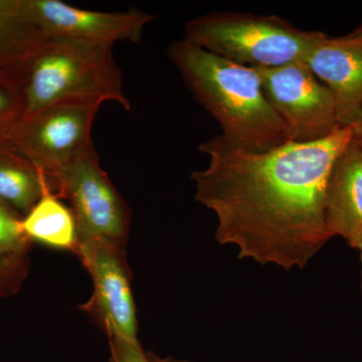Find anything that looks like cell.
I'll return each mask as SVG.
<instances>
[{
  "mask_svg": "<svg viewBox=\"0 0 362 362\" xmlns=\"http://www.w3.org/2000/svg\"><path fill=\"white\" fill-rule=\"evenodd\" d=\"M354 134V126H344L317 141L261 152L238 148L221 134L202 142L209 164L192 177L195 199L218 218L216 240L237 247L240 259L303 269L331 239L328 180Z\"/></svg>",
  "mask_w": 362,
  "mask_h": 362,
  "instance_id": "1",
  "label": "cell"
},
{
  "mask_svg": "<svg viewBox=\"0 0 362 362\" xmlns=\"http://www.w3.org/2000/svg\"><path fill=\"white\" fill-rule=\"evenodd\" d=\"M168 54L192 96L220 124L226 141L255 152L288 142L284 123L267 100L256 69L183 39L171 42Z\"/></svg>",
  "mask_w": 362,
  "mask_h": 362,
  "instance_id": "2",
  "label": "cell"
},
{
  "mask_svg": "<svg viewBox=\"0 0 362 362\" xmlns=\"http://www.w3.org/2000/svg\"><path fill=\"white\" fill-rule=\"evenodd\" d=\"M114 45L51 37L37 54L23 90L25 118L59 104L102 106L130 111Z\"/></svg>",
  "mask_w": 362,
  "mask_h": 362,
  "instance_id": "3",
  "label": "cell"
},
{
  "mask_svg": "<svg viewBox=\"0 0 362 362\" xmlns=\"http://www.w3.org/2000/svg\"><path fill=\"white\" fill-rule=\"evenodd\" d=\"M324 35L277 16L216 11L188 21L182 39L240 65L272 68L306 61Z\"/></svg>",
  "mask_w": 362,
  "mask_h": 362,
  "instance_id": "4",
  "label": "cell"
},
{
  "mask_svg": "<svg viewBox=\"0 0 362 362\" xmlns=\"http://www.w3.org/2000/svg\"><path fill=\"white\" fill-rule=\"evenodd\" d=\"M255 69L267 100L284 123L288 142L317 141L341 127L332 93L305 62Z\"/></svg>",
  "mask_w": 362,
  "mask_h": 362,
  "instance_id": "5",
  "label": "cell"
},
{
  "mask_svg": "<svg viewBox=\"0 0 362 362\" xmlns=\"http://www.w3.org/2000/svg\"><path fill=\"white\" fill-rule=\"evenodd\" d=\"M58 195L70 202L78 242L99 240L122 250L129 228V209L101 168L96 149L56 177Z\"/></svg>",
  "mask_w": 362,
  "mask_h": 362,
  "instance_id": "6",
  "label": "cell"
},
{
  "mask_svg": "<svg viewBox=\"0 0 362 362\" xmlns=\"http://www.w3.org/2000/svg\"><path fill=\"white\" fill-rule=\"evenodd\" d=\"M97 105L59 104L26 117L13 140L37 168L56 180L78 159L95 149L92 128Z\"/></svg>",
  "mask_w": 362,
  "mask_h": 362,
  "instance_id": "7",
  "label": "cell"
},
{
  "mask_svg": "<svg viewBox=\"0 0 362 362\" xmlns=\"http://www.w3.org/2000/svg\"><path fill=\"white\" fill-rule=\"evenodd\" d=\"M33 18L49 37L115 45L139 44L156 16L140 11H97L78 8L61 0H28Z\"/></svg>",
  "mask_w": 362,
  "mask_h": 362,
  "instance_id": "8",
  "label": "cell"
},
{
  "mask_svg": "<svg viewBox=\"0 0 362 362\" xmlns=\"http://www.w3.org/2000/svg\"><path fill=\"white\" fill-rule=\"evenodd\" d=\"M119 249L99 240H78L76 254L94 284L93 305L109 337L137 342L134 300Z\"/></svg>",
  "mask_w": 362,
  "mask_h": 362,
  "instance_id": "9",
  "label": "cell"
},
{
  "mask_svg": "<svg viewBox=\"0 0 362 362\" xmlns=\"http://www.w3.org/2000/svg\"><path fill=\"white\" fill-rule=\"evenodd\" d=\"M305 63L332 93L339 126H356L362 111V42L325 35Z\"/></svg>",
  "mask_w": 362,
  "mask_h": 362,
  "instance_id": "10",
  "label": "cell"
},
{
  "mask_svg": "<svg viewBox=\"0 0 362 362\" xmlns=\"http://www.w3.org/2000/svg\"><path fill=\"white\" fill-rule=\"evenodd\" d=\"M326 221L331 238L349 243L362 230V144L354 134L331 168Z\"/></svg>",
  "mask_w": 362,
  "mask_h": 362,
  "instance_id": "11",
  "label": "cell"
},
{
  "mask_svg": "<svg viewBox=\"0 0 362 362\" xmlns=\"http://www.w3.org/2000/svg\"><path fill=\"white\" fill-rule=\"evenodd\" d=\"M54 188L45 187L37 204L21 220L26 239L54 249L76 252L77 226L70 207L61 202Z\"/></svg>",
  "mask_w": 362,
  "mask_h": 362,
  "instance_id": "12",
  "label": "cell"
},
{
  "mask_svg": "<svg viewBox=\"0 0 362 362\" xmlns=\"http://www.w3.org/2000/svg\"><path fill=\"white\" fill-rule=\"evenodd\" d=\"M45 187L58 185L51 176L33 163L8 153H0V202L25 214L37 204Z\"/></svg>",
  "mask_w": 362,
  "mask_h": 362,
  "instance_id": "13",
  "label": "cell"
},
{
  "mask_svg": "<svg viewBox=\"0 0 362 362\" xmlns=\"http://www.w3.org/2000/svg\"><path fill=\"white\" fill-rule=\"evenodd\" d=\"M28 240L21 232L20 218L0 202V256L21 258L28 249Z\"/></svg>",
  "mask_w": 362,
  "mask_h": 362,
  "instance_id": "14",
  "label": "cell"
},
{
  "mask_svg": "<svg viewBox=\"0 0 362 362\" xmlns=\"http://www.w3.org/2000/svg\"><path fill=\"white\" fill-rule=\"evenodd\" d=\"M111 362H152L144 354L139 341L130 342L110 337Z\"/></svg>",
  "mask_w": 362,
  "mask_h": 362,
  "instance_id": "15",
  "label": "cell"
},
{
  "mask_svg": "<svg viewBox=\"0 0 362 362\" xmlns=\"http://www.w3.org/2000/svg\"><path fill=\"white\" fill-rule=\"evenodd\" d=\"M20 258L0 256V296L13 291L18 281Z\"/></svg>",
  "mask_w": 362,
  "mask_h": 362,
  "instance_id": "16",
  "label": "cell"
},
{
  "mask_svg": "<svg viewBox=\"0 0 362 362\" xmlns=\"http://www.w3.org/2000/svg\"><path fill=\"white\" fill-rule=\"evenodd\" d=\"M344 39L350 40H356V42H362V23L361 25L354 28L352 32L347 33V35H342Z\"/></svg>",
  "mask_w": 362,
  "mask_h": 362,
  "instance_id": "17",
  "label": "cell"
},
{
  "mask_svg": "<svg viewBox=\"0 0 362 362\" xmlns=\"http://www.w3.org/2000/svg\"><path fill=\"white\" fill-rule=\"evenodd\" d=\"M349 245L350 246L354 247V249H356L357 251L359 252V254H361V259L362 262V230L361 233H358V235H356V238H354V239L350 240Z\"/></svg>",
  "mask_w": 362,
  "mask_h": 362,
  "instance_id": "18",
  "label": "cell"
},
{
  "mask_svg": "<svg viewBox=\"0 0 362 362\" xmlns=\"http://www.w3.org/2000/svg\"><path fill=\"white\" fill-rule=\"evenodd\" d=\"M354 127V138L356 140H358L359 142L362 144V111L361 114V117H359L358 122L356 123Z\"/></svg>",
  "mask_w": 362,
  "mask_h": 362,
  "instance_id": "19",
  "label": "cell"
},
{
  "mask_svg": "<svg viewBox=\"0 0 362 362\" xmlns=\"http://www.w3.org/2000/svg\"><path fill=\"white\" fill-rule=\"evenodd\" d=\"M150 361H151L152 362H175V361H159V359H157V361H152L151 358H150Z\"/></svg>",
  "mask_w": 362,
  "mask_h": 362,
  "instance_id": "20",
  "label": "cell"
}]
</instances>
